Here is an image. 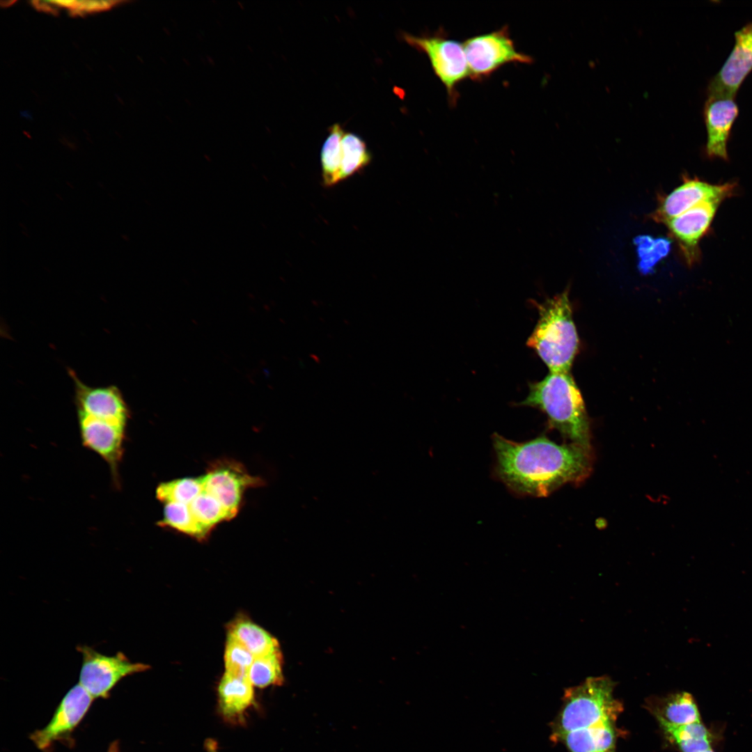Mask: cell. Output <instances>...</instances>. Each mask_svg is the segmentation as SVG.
Returning a JSON list of instances; mask_svg holds the SVG:
<instances>
[{"instance_id": "cell-8", "label": "cell", "mask_w": 752, "mask_h": 752, "mask_svg": "<svg viewBox=\"0 0 752 752\" xmlns=\"http://www.w3.org/2000/svg\"><path fill=\"white\" fill-rule=\"evenodd\" d=\"M203 490L216 499L233 518L238 512L244 491L262 485L239 462L218 460L202 476Z\"/></svg>"}, {"instance_id": "cell-19", "label": "cell", "mask_w": 752, "mask_h": 752, "mask_svg": "<svg viewBox=\"0 0 752 752\" xmlns=\"http://www.w3.org/2000/svg\"><path fill=\"white\" fill-rule=\"evenodd\" d=\"M344 130L338 123L329 127L320 153L322 180L325 187H331L340 182L342 139Z\"/></svg>"}, {"instance_id": "cell-13", "label": "cell", "mask_w": 752, "mask_h": 752, "mask_svg": "<svg viewBox=\"0 0 752 752\" xmlns=\"http://www.w3.org/2000/svg\"><path fill=\"white\" fill-rule=\"evenodd\" d=\"M93 699L79 683L75 684L63 697L50 722L44 728L33 732L30 739L40 750L49 748L75 728Z\"/></svg>"}, {"instance_id": "cell-27", "label": "cell", "mask_w": 752, "mask_h": 752, "mask_svg": "<svg viewBox=\"0 0 752 752\" xmlns=\"http://www.w3.org/2000/svg\"><path fill=\"white\" fill-rule=\"evenodd\" d=\"M255 656L240 642L228 634L225 651V672L235 675H248Z\"/></svg>"}, {"instance_id": "cell-1", "label": "cell", "mask_w": 752, "mask_h": 752, "mask_svg": "<svg viewBox=\"0 0 752 752\" xmlns=\"http://www.w3.org/2000/svg\"><path fill=\"white\" fill-rule=\"evenodd\" d=\"M496 473L514 492L547 496L563 485L584 480L592 467L590 448L559 445L545 437L517 443L495 434Z\"/></svg>"}, {"instance_id": "cell-11", "label": "cell", "mask_w": 752, "mask_h": 752, "mask_svg": "<svg viewBox=\"0 0 752 752\" xmlns=\"http://www.w3.org/2000/svg\"><path fill=\"white\" fill-rule=\"evenodd\" d=\"M74 382L75 402L77 412L127 425L130 410L121 391L114 385L90 386L69 370Z\"/></svg>"}, {"instance_id": "cell-24", "label": "cell", "mask_w": 752, "mask_h": 752, "mask_svg": "<svg viewBox=\"0 0 752 752\" xmlns=\"http://www.w3.org/2000/svg\"><path fill=\"white\" fill-rule=\"evenodd\" d=\"M203 490V477L184 478L159 484L156 489V497L164 503L173 502L189 505Z\"/></svg>"}, {"instance_id": "cell-20", "label": "cell", "mask_w": 752, "mask_h": 752, "mask_svg": "<svg viewBox=\"0 0 752 752\" xmlns=\"http://www.w3.org/2000/svg\"><path fill=\"white\" fill-rule=\"evenodd\" d=\"M657 720L682 752H702L711 749L708 731L700 722L675 726L660 719Z\"/></svg>"}, {"instance_id": "cell-7", "label": "cell", "mask_w": 752, "mask_h": 752, "mask_svg": "<svg viewBox=\"0 0 752 752\" xmlns=\"http://www.w3.org/2000/svg\"><path fill=\"white\" fill-rule=\"evenodd\" d=\"M77 648L82 656L79 683L93 698H107L123 678L150 668L148 664L131 661L122 652L107 655L85 645Z\"/></svg>"}, {"instance_id": "cell-5", "label": "cell", "mask_w": 752, "mask_h": 752, "mask_svg": "<svg viewBox=\"0 0 752 752\" xmlns=\"http://www.w3.org/2000/svg\"><path fill=\"white\" fill-rule=\"evenodd\" d=\"M403 39L428 57L434 73L446 89L451 104H455L458 97L457 86L469 77L462 42L449 38L442 29L421 36L404 33Z\"/></svg>"}, {"instance_id": "cell-15", "label": "cell", "mask_w": 752, "mask_h": 752, "mask_svg": "<svg viewBox=\"0 0 752 752\" xmlns=\"http://www.w3.org/2000/svg\"><path fill=\"white\" fill-rule=\"evenodd\" d=\"M737 114L738 107L734 97H708L704 111L707 134L706 152L708 157L728 159L727 142Z\"/></svg>"}, {"instance_id": "cell-26", "label": "cell", "mask_w": 752, "mask_h": 752, "mask_svg": "<svg viewBox=\"0 0 752 752\" xmlns=\"http://www.w3.org/2000/svg\"><path fill=\"white\" fill-rule=\"evenodd\" d=\"M158 524L176 529L199 540L205 539L208 535L194 519L189 505L184 503H166L163 519Z\"/></svg>"}, {"instance_id": "cell-28", "label": "cell", "mask_w": 752, "mask_h": 752, "mask_svg": "<svg viewBox=\"0 0 752 752\" xmlns=\"http://www.w3.org/2000/svg\"><path fill=\"white\" fill-rule=\"evenodd\" d=\"M639 258V268L643 273L651 271L655 264L665 257L670 250V242L666 239H652L640 236L636 240Z\"/></svg>"}, {"instance_id": "cell-3", "label": "cell", "mask_w": 752, "mask_h": 752, "mask_svg": "<svg viewBox=\"0 0 752 752\" xmlns=\"http://www.w3.org/2000/svg\"><path fill=\"white\" fill-rule=\"evenodd\" d=\"M539 319L527 340L551 373H569L579 339L572 318L568 290L536 303Z\"/></svg>"}, {"instance_id": "cell-12", "label": "cell", "mask_w": 752, "mask_h": 752, "mask_svg": "<svg viewBox=\"0 0 752 752\" xmlns=\"http://www.w3.org/2000/svg\"><path fill=\"white\" fill-rule=\"evenodd\" d=\"M722 201L703 202L665 223L677 241L688 265H692L700 258L699 242L709 230Z\"/></svg>"}, {"instance_id": "cell-25", "label": "cell", "mask_w": 752, "mask_h": 752, "mask_svg": "<svg viewBox=\"0 0 752 752\" xmlns=\"http://www.w3.org/2000/svg\"><path fill=\"white\" fill-rule=\"evenodd\" d=\"M189 507L196 522L207 534L217 524L232 519L221 504L204 490Z\"/></svg>"}, {"instance_id": "cell-2", "label": "cell", "mask_w": 752, "mask_h": 752, "mask_svg": "<svg viewBox=\"0 0 752 752\" xmlns=\"http://www.w3.org/2000/svg\"><path fill=\"white\" fill-rule=\"evenodd\" d=\"M519 405L538 408L549 425L572 443L590 448V427L581 393L569 373H549L529 384V393Z\"/></svg>"}, {"instance_id": "cell-17", "label": "cell", "mask_w": 752, "mask_h": 752, "mask_svg": "<svg viewBox=\"0 0 752 752\" xmlns=\"http://www.w3.org/2000/svg\"><path fill=\"white\" fill-rule=\"evenodd\" d=\"M614 722L571 731L563 735V741L570 752H616Z\"/></svg>"}, {"instance_id": "cell-30", "label": "cell", "mask_w": 752, "mask_h": 752, "mask_svg": "<svg viewBox=\"0 0 752 752\" xmlns=\"http://www.w3.org/2000/svg\"><path fill=\"white\" fill-rule=\"evenodd\" d=\"M205 752H219L217 742L213 739H207L205 742Z\"/></svg>"}, {"instance_id": "cell-4", "label": "cell", "mask_w": 752, "mask_h": 752, "mask_svg": "<svg viewBox=\"0 0 752 752\" xmlns=\"http://www.w3.org/2000/svg\"><path fill=\"white\" fill-rule=\"evenodd\" d=\"M614 683L607 676L590 677L565 691L563 705L552 724L551 739L605 722H615L621 710L614 698Z\"/></svg>"}, {"instance_id": "cell-14", "label": "cell", "mask_w": 752, "mask_h": 752, "mask_svg": "<svg viewBox=\"0 0 752 752\" xmlns=\"http://www.w3.org/2000/svg\"><path fill=\"white\" fill-rule=\"evenodd\" d=\"M734 47L709 86V97H734L752 70V23L735 33Z\"/></svg>"}, {"instance_id": "cell-6", "label": "cell", "mask_w": 752, "mask_h": 752, "mask_svg": "<svg viewBox=\"0 0 752 752\" xmlns=\"http://www.w3.org/2000/svg\"><path fill=\"white\" fill-rule=\"evenodd\" d=\"M469 78L481 81L506 64H529L533 58L517 50L507 25L494 31L472 36L463 42Z\"/></svg>"}, {"instance_id": "cell-9", "label": "cell", "mask_w": 752, "mask_h": 752, "mask_svg": "<svg viewBox=\"0 0 752 752\" xmlns=\"http://www.w3.org/2000/svg\"><path fill=\"white\" fill-rule=\"evenodd\" d=\"M77 418L83 446L104 459L111 469L113 480H117L127 425L79 412Z\"/></svg>"}, {"instance_id": "cell-31", "label": "cell", "mask_w": 752, "mask_h": 752, "mask_svg": "<svg viewBox=\"0 0 752 752\" xmlns=\"http://www.w3.org/2000/svg\"><path fill=\"white\" fill-rule=\"evenodd\" d=\"M702 752H714V751L711 749H707V750L702 751Z\"/></svg>"}, {"instance_id": "cell-18", "label": "cell", "mask_w": 752, "mask_h": 752, "mask_svg": "<svg viewBox=\"0 0 752 752\" xmlns=\"http://www.w3.org/2000/svg\"><path fill=\"white\" fill-rule=\"evenodd\" d=\"M228 634L240 642L255 657L280 651L277 639L260 626L245 618L233 620L228 626Z\"/></svg>"}, {"instance_id": "cell-21", "label": "cell", "mask_w": 752, "mask_h": 752, "mask_svg": "<svg viewBox=\"0 0 752 752\" xmlns=\"http://www.w3.org/2000/svg\"><path fill=\"white\" fill-rule=\"evenodd\" d=\"M371 160L365 141L357 134L345 132L342 139L340 181L361 172Z\"/></svg>"}, {"instance_id": "cell-23", "label": "cell", "mask_w": 752, "mask_h": 752, "mask_svg": "<svg viewBox=\"0 0 752 752\" xmlns=\"http://www.w3.org/2000/svg\"><path fill=\"white\" fill-rule=\"evenodd\" d=\"M661 713H656L657 719L667 723L682 726L700 722L697 705L692 696L687 692L673 695L664 701Z\"/></svg>"}, {"instance_id": "cell-32", "label": "cell", "mask_w": 752, "mask_h": 752, "mask_svg": "<svg viewBox=\"0 0 752 752\" xmlns=\"http://www.w3.org/2000/svg\"><path fill=\"white\" fill-rule=\"evenodd\" d=\"M109 752H116V750H114V747H112L111 748V751Z\"/></svg>"}, {"instance_id": "cell-29", "label": "cell", "mask_w": 752, "mask_h": 752, "mask_svg": "<svg viewBox=\"0 0 752 752\" xmlns=\"http://www.w3.org/2000/svg\"><path fill=\"white\" fill-rule=\"evenodd\" d=\"M53 3L56 6L68 8L73 15H78L105 10L112 6V3L116 2L63 1H53Z\"/></svg>"}, {"instance_id": "cell-22", "label": "cell", "mask_w": 752, "mask_h": 752, "mask_svg": "<svg viewBox=\"0 0 752 752\" xmlns=\"http://www.w3.org/2000/svg\"><path fill=\"white\" fill-rule=\"evenodd\" d=\"M283 662L281 650L255 657L248 672V677L252 684L258 688L283 684Z\"/></svg>"}, {"instance_id": "cell-10", "label": "cell", "mask_w": 752, "mask_h": 752, "mask_svg": "<svg viewBox=\"0 0 752 752\" xmlns=\"http://www.w3.org/2000/svg\"><path fill=\"white\" fill-rule=\"evenodd\" d=\"M736 184L714 185L698 178H684L683 183L668 194L653 215L666 223L700 203L711 200L724 201L735 194Z\"/></svg>"}, {"instance_id": "cell-16", "label": "cell", "mask_w": 752, "mask_h": 752, "mask_svg": "<svg viewBox=\"0 0 752 752\" xmlns=\"http://www.w3.org/2000/svg\"><path fill=\"white\" fill-rule=\"evenodd\" d=\"M254 686L248 675H235L225 672L217 688L219 710L228 721H240L246 710L254 703Z\"/></svg>"}]
</instances>
